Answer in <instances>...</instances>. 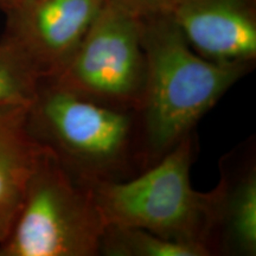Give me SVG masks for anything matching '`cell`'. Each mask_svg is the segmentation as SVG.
<instances>
[{
  "label": "cell",
  "mask_w": 256,
  "mask_h": 256,
  "mask_svg": "<svg viewBox=\"0 0 256 256\" xmlns=\"http://www.w3.org/2000/svg\"><path fill=\"white\" fill-rule=\"evenodd\" d=\"M40 78L11 44L0 40V107H28Z\"/></svg>",
  "instance_id": "11"
},
{
  "label": "cell",
  "mask_w": 256,
  "mask_h": 256,
  "mask_svg": "<svg viewBox=\"0 0 256 256\" xmlns=\"http://www.w3.org/2000/svg\"><path fill=\"white\" fill-rule=\"evenodd\" d=\"M146 86L140 116L151 166L184 138L254 64L204 58L185 40L171 14L140 18Z\"/></svg>",
  "instance_id": "1"
},
{
  "label": "cell",
  "mask_w": 256,
  "mask_h": 256,
  "mask_svg": "<svg viewBox=\"0 0 256 256\" xmlns=\"http://www.w3.org/2000/svg\"><path fill=\"white\" fill-rule=\"evenodd\" d=\"M19 0H0V11L5 12L8 8H11L12 6L17 4Z\"/></svg>",
  "instance_id": "13"
},
{
  "label": "cell",
  "mask_w": 256,
  "mask_h": 256,
  "mask_svg": "<svg viewBox=\"0 0 256 256\" xmlns=\"http://www.w3.org/2000/svg\"><path fill=\"white\" fill-rule=\"evenodd\" d=\"M106 226L89 183L46 148L0 256H96Z\"/></svg>",
  "instance_id": "4"
},
{
  "label": "cell",
  "mask_w": 256,
  "mask_h": 256,
  "mask_svg": "<svg viewBox=\"0 0 256 256\" xmlns=\"http://www.w3.org/2000/svg\"><path fill=\"white\" fill-rule=\"evenodd\" d=\"M220 178L210 191L208 249L212 255H256V162L254 146L220 159Z\"/></svg>",
  "instance_id": "8"
},
{
  "label": "cell",
  "mask_w": 256,
  "mask_h": 256,
  "mask_svg": "<svg viewBox=\"0 0 256 256\" xmlns=\"http://www.w3.org/2000/svg\"><path fill=\"white\" fill-rule=\"evenodd\" d=\"M104 0H19L5 11L2 40L28 60L38 78H56L68 66Z\"/></svg>",
  "instance_id": "6"
},
{
  "label": "cell",
  "mask_w": 256,
  "mask_h": 256,
  "mask_svg": "<svg viewBox=\"0 0 256 256\" xmlns=\"http://www.w3.org/2000/svg\"><path fill=\"white\" fill-rule=\"evenodd\" d=\"M28 107H0V246L8 238L44 148L28 132Z\"/></svg>",
  "instance_id": "9"
},
{
  "label": "cell",
  "mask_w": 256,
  "mask_h": 256,
  "mask_svg": "<svg viewBox=\"0 0 256 256\" xmlns=\"http://www.w3.org/2000/svg\"><path fill=\"white\" fill-rule=\"evenodd\" d=\"M171 16L204 58L255 64L256 0H182Z\"/></svg>",
  "instance_id": "7"
},
{
  "label": "cell",
  "mask_w": 256,
  "mask_h": 256,
  "mask_svg": "<svg viewBox=\"0 0 256 256\" xmlns=\"http://www.w3.org/2000/svg\"><path fill=\"white\" fill-rule=\"evenodd\" d=\"M138 18L172 14L182 0H110Z\"/></svg>",
  "instance_id": "12"
},
{
  "label": "cell",
  "mask_w": 256,
  "mask_h": 256,
  "mask_svg": "<svg viewBox=\"0 0 256 256\" xmlns=\"http://www.w3.org/2000/svg\"><path fill=\"white\" fill-rule=\"evenodd\" d=\"M28 130L87 183L124 180L148 168L140 112L102 104L42 78L26 110Z\"/></svg>",
  "instance_id": "2"
},
{
  "label": "cell",
  "mask_w": 256,
  "mask_h": 256,
  "mask_svg": "<svg viewBox=\"0 0 256 256\" xmlns=\"http://www.w3.org/2000/svg\"><path fill=\"white\" fill-rule=\"evenodd\" d=\"M146 75L142 20L104 0L68 66L48 80L98 104L140 112Z\"/></svg>",
  "instance_id": "5"
},
{
  "label": "cell",
  "mask_w": 256,
  "mask_h": 256,
  "mask_svg": "<svg viewBox=\"0 0 256 256\" xmlns=\"http://www.w3.org/2000/svg\"><path fill=\"white\" fill-rule=\"evenodd\" d=\"M196 147L192 133L133 177L89 183L106 224L138 226L209 252L211 194L194 190L190 179Z\"/></svg>",
  "instance_id": "3"
},
{
  "label": "cell",
  "mask_w": 256,
  "mask_h": 256,
  "mask_svg": "<svg viewBox=\"0 0 256 256\" xmlns=\"http://www.w3.org/2000/svg\"><path fill=\"white\" fill-rule=\"evenodd\" d=\"M98 255L104 256H210L206 248L164 238L148 230L108 224Z\"/></svg>",
  "instance_id": "10"
}]
</instances>
